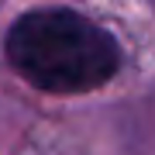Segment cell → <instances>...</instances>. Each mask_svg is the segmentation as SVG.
<instances>
[{
	"label": "cell",
	"mask_w": 155,
	"mask_h": 155,
	"mask_svg": "<svg viewBox=\"0 0 155 155\" xmlns=\"http://www.w3.org/2000/svg\"><path fill=\"white\" fill-rule=\"evenodd\" d=\"M7 59L38 90L86 93L117 72L121 48L76 11H31L7 31Z\"/></svg>",
	"instance_id": "obj_1"
}]
</instances>
